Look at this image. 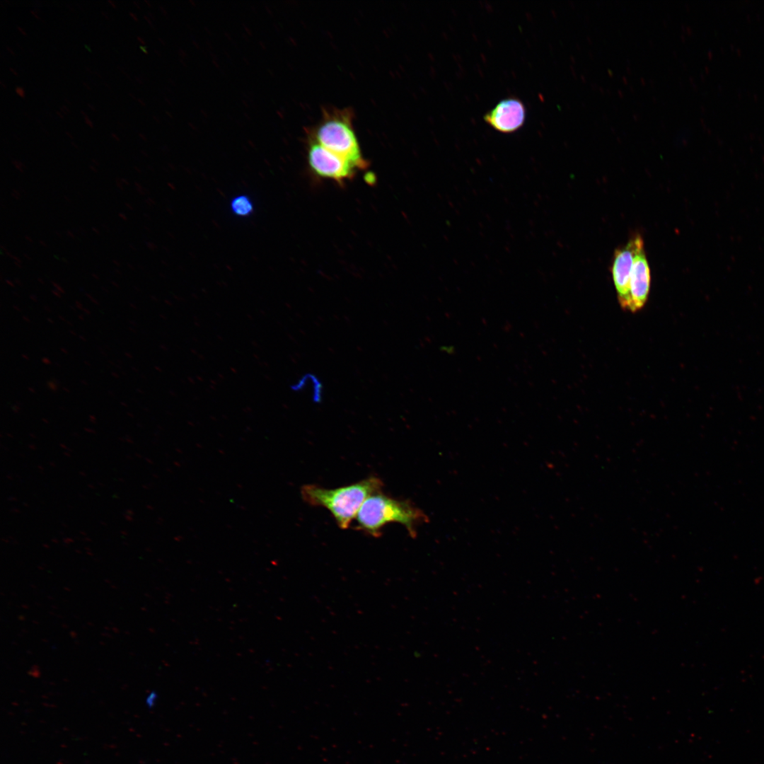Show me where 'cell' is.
<instances>
[{"label": "cell", "instance_id": "obj_19", "mask_svg": "<svg viewBox=\"0 0 764 764\" xmlns=\"http://www.w3.org/2000/svg\"><path fill=\"white\" fill-rule=\"evenodd\" d=\"M6 48L12 55H14V52H13V50L8 46L6 45Z\"/></svg>", "mask_w": 764, "mask_h": 764}, {"label": "cell", "instance_id": "obj_1", "mask_svg": "<svg viewBox=\"0 0 764 764\" xmlns=\"http://www.w3.org/2000/svg\"><path fill=\"white\" fill-rule=\"evenodd\" d=\"M357 530L375 538L389 523L402 524L411 538L417 536V528L429 522L425 512L410 500L388 496L382 491L369 496L356 516Z\"/></svg>", "mask_w": 764, "mask_h": 764}, {"label": "cell", "instance_id": "obj_4", "mask_svg": "<svg viewBox=\"0 0 764 764\" xmlns=\"http://www.w3.org/2000/svg\"><path fill=\"white\" fill-rule=\"evenodd\" d=\"M642 240L640 234H635L625 245L614 252L611 266L612 277L618 303L625 311H628L630 306V277L636 250Z\"/></svg>", "mask_w": 764, "mask_h": 764}, {"label": "cell", "instance_id": "obj_10", "mask_svg": "<svg viewBox=\"0 0 764 764\" xmlns=\"http://www.w3.org/2000/svg\"><path fill=\"white\" fill-rule=\"evenodd\" d=\"M15 91L20 97L25 98L24 90L21 86H16Z\"/></svg>", "mask_w": 764, "mask_h": 764}, {"label": "cell", "instance_id": "obj_27", "mask_svg": "<svg viewBox=\"0 0 764 764\" xmlns=\"http://www.w3.org/2000/svg\"><path fill=\"white\" fill-rule=\"evenodd\" d=\"M64 102H65L66 103L69 104V105H71V103H70V101H69V100H68L67 98H64Z\"/></svg>", "mask_w": 764, "mask_h": 764}, {"label": "cell", "instance_id": "obj_28", "mask_svg": "<svg viewBox=\"0 0 764 764\" xmlns=\"http://www.w3.org/2000/svg\"><path fill=\"white\" fill-rule=\"evenodd\" d=\"M62 107L65 110L67 113L69 112V110L66 105H63Z\"/></svg>", "mask_w": 764, "mask_h": 764}, {"label": "cell", "instance_id": "obj_32", "mask_svg": "<svg viewBox=\"0 0 764 764\" xmlns=\"http://www.w3.org/2000/svg\"><path fill=\"white\" fill-rule=\"evenodd\" d=\"M140 49H141V50H142V51H143V52H144V53H147V51L146 50V49H145V48H144V47L143 46H140Z\"/></svg>", "mask_w": 764, "mask_h": 764}, {"label": "cell", "instance_id": "obj_11", "mask_svg": "<svg viewBox=\"0 0 764 764\" xmlns=\"http://www.w3.org/2000/svg\"><path fill=\"white\" fill-rule=\"evenodd\" d=\"M84 120H85V122H86V124H87V125H88V126H89V127H90L91 128H93V123H92V122L91 121V120H90V119H89V118L88 117V116H87V117H84Z\"/></svg>", "mask_w": 764, "mask_h": 764}, {"label": "cell", "instance_id": "obj_6", "mask_svg": "<svg viewBox=\"0 0 764 764\" xmlns=\"http://www.w3.org/2000/svg\"><path fill=\"white\" fill-rule=\"evenodd\" d=\"M526 110L519 98L510 97L500 100L483 117L485 122L502 133H512L519 129L526 121Z\"/></svg>", "mask_w": 764, "mask_h": 764}, {"label": "cell", "instance_id": "obj_29", "mask_svg": "<svg viewBox=\"0 0 764 764\" xmlns=\"http://www.w3.org/2000/svg\"><path fill=\"white\" fill-rule=\"evenodd\" d=\"M80 112L83 116V117H87V115L85 113V112L83 110H81Z\"/></svg>", "mask_w": 764, "mask_h": 764}, {"label": "cell", "instance_id": "obj_24", "mask_svg": "<svg viewBox=\"0 0 764 764\" xmlns=\"http://www.w3.org/2000/svg\"><path fill=\"white\" fill-rule=\"evenodd\" d=\"M59 110L63 114H67V112L65 111V110L62 107L59 108Z\"/></svg>", "mask_w": 764, "mask_h": 764}, {"label": "cell", "instance_id": "obj_15", "mask_svg": "<svg viewBox=\"0 0 764 764\" xmlns=\"http://www.w3.org/2000/svg\"><path fill=\"white\" fill-rule=\"evenodd\" d=\"M87 105H88V108H90L91 110H92L93 111H96V108H95V107H94V106H93V105L92 104H91V103H87Z\"/></svg>", "mask_w": 764, "mask_h": 764}, {"label": "cell", "instance_id": "obj_12", "mask_svg": "<svg viewBox=\"0 0 764 764\" xmlns=\"http://www.w3.org/2000/svg\"><path fill=\"white\" fill-rule=\"evenodd\" d=\"M117 68H118V69H119V70H120V71H121L122 73H123L124 74H125V75L127 76V78H128V79H129V80L131 79V77H130V76H129V75H128V74H127V72H126V71H125V70L123 69V68H122V67L121 66H117Z\"/></svg>", "mask_w": 764, "mask_h": 764}, {"label": "cell", "instance_id": "obj_36", "mask_svg": "<svg viewBox=\"0 0 764 764\" xmlns=\"http://www.w3.org/2000/svg\"><path fill=\"white\" fill-rule=\"evenodd\" d=\"M128 95H129V96H131V97H132V98H134V99H136V98L134 97V95H133L132 93H131L130 92H128Z\"/></svg>", "mask_w": 764, "mask_h": 764}, {"label": "cell", "instance_id": "obj_34", "mask_svg": "<svg viewBox=\"0 0 764 764\" xmlns=\"http://www.w3.org/2000/svg\"><path fill=\"white\" fill-rule=\"evenodd\" d=\"M0 84L4 88H6V86L4 85V83L2 82V81H0Z\"/></svg>", "mask_w": 764, "mask_h": 764}, {"label": "cell", "instance_id": "obj_3", "mask_svg": "<svg viewBox=\"0 0 764 764\" xmlns=\"http://www.w3.org/2000/svg\"><path fill=\"white\" fill-rule=\"evenodd\" d=\"M316 137L318 144L349 161L355 168L366 166L355 134L345 119L324 121Z\"/></svg>", "mask_w": 764, "mask_h": 764}, {"label": "cell", "instance_id": "obj_16", "mask_svg": "<svg viewBox=\"0 0 764 764\" xmlns=\"http://www.w3.org/2000/svg\"><path fill=\"white\" fill-rule=\"evenodd\" d=\"M82 83H83V86H85V87H86V88H87L88 90H91V86H88V83H86L85 81H82Z\"/></svg>", "mask_w": 764, "mask_h": 764}, {"label": "cell", "instance_id": "obj_38", "mask_svg": "<svg viewBox=\"0 0 764 764\" xmlns=\"http://www.w3.org/2000/svg\"><path fill=\"white\" fill-rule=\"evenodd\" d=\"M71 144H72V145H73V146H74L75 148H78L77 145H76V144H75V143H74V141H71Z\"/></svg>", "mask_w": 764, "mask_h": 764}, {"label": "cell", "instance_id": "obj_25", "mask_svg": "<svg viewBox=\"0 0 764 764\" xmlns=\"http://www.w3.org/2000/svg\"><path fill=\"white\" fill-rule=\"evenodd\" d=\"M100 13H101V14H102V15H103V16H104V17H105V18H109V17H108V15H107V14H106V13H105V12L103 11H100Z\"/></svg>", "mask_w": 764, "mask_h": 764}, {"label": "cell", "instance_id": "obj_5", "mask_svg": "<svg viewBox=\"0 0 764 764\" xmlns=\"http://www.w3.org/2000/svg\"><path fill=\"white\" fill-rule=\"evenodd\" d=\"M308 161L318 176L342 182L350 179L356 169L349 161L327 149L318 142L308 149Z\"/></svg>", "mask_w": 764, "mask_h": 764}, {"label": "cell", "instance_id": "obj_17", "mask_svg": "<svg viewBox=\"0 0 764 764\" xmlns=\"http://www.w3.org/2000/svg\"><path fill=\"white\" fill-rule=\"evenodd\" d=\"M110 135H111V136H112V137H113V138H114V139H115L116 141H120V138H119V137H117V135H116V134H115V133H112H112L110 134Z\"/></svg>", "mask_w": 764, "mask_h": 764}, {"label": "cell", "instance_id": "obj_43", "mask_svg": "<svg viewBox=\"0 0 764 764\" xmlns=\"http://www.w3.org/2000/svg\"><path fill=\"white\" fill-rule=\"evenodd\" d=\"M118 125H120V126H122V127H124V125H122V124L121 122H118Z\"/></svg>", "mask_w": 764, "mask_h": 764}, {"label": "cell", "instance_id": "obj_33", "mask_svg": "<svg viewBox=\"0 0 764 764\" xmlns=\"http://www.w3.org/2000/svg\"><path fill=\"white\" fill-rule=\"evenodd\" d=\"M40 129H42V131H43V132H45V133L46 134H47V135H48V132H47L46 131V129H45V128H44L43 127H40Z\"/></svg>", "mask_w": 764, "mask_h": 764}, {"label": "cell", "instance_id": "obj_26", "mask_svg": "<svg viewBox=\"0 0 764 764\" xmlns=\"http://www.w3.org/2000/svg\"><path fill=\"white\" fill-rule=\"evenodd\" d=\"M65 134H66V135H67V136H68V137H69L70 139H73V136H72V135H71V134H70V133H69V132L68 131H65Z\"/></svg>", "mask_w": 764, "mask_h": 764}, {"label": "cell", "instance_id": "obj_7", "mask_svg": "<svg viewBox=\"0 0 764 764\" xmlns=\"http://www.w3.org/2000/svg\"><path fill=\"white\" fill-rule=\"evenodd\" d=\"M650 285L651 272L642 240L637 248L631 272L629 312L636 313L645 306Z\"/></svg>", "mask_w": 764, "mask_h": 764}, {"label": "cell", "instance_id": "obj_21", "mask_svg": "<svg viewBox=\"0 0 764 764\" xmlns=\"http://www.w3.org/2000/svg\"><path fill=\"white\" fill-rule=\"evenodd\" d=\"M108 3H110V4H111V6H112V7H114V8H116V5H115V2L113 1H112V0H108Z\"/></svg>", "mask_w": 764, "mask_h": 764}, {"label": "cell", "instance_id": "obj_31", "mask_svg": "<svg viewBox=\"0 0 764 764\" xmlns=\"http://www.w3.org/2000/svg\"><path fill=\"white\" fill-rule=\"evenodd\" d=\"M66 6H67V7H69V9H70L71 11H74V8H73V7L71 6V4H66Z\"/></svg>", "mask_w": 764, "mask_h": 764}, {"label": "cell", "instance_id": "obj_20", "mask_svg": "<svg viewBox=\"0 0 764 764\" xmlns=\"http://www.w3.org/2000/svg\"><path fill=\"white\" fill-rule=\"evenodd\" d=\"M56 113L60 118H62V119L64 118V115L60 111H57Z\"/></svg>", "mask_w": 764, "mask_h": 764}, {"label": "cell", "instance_id": "obj_39", "mask_svg": "<svg viewBox=\"0 0 764 764\" xmlns=\"http://www.w3.org/2000/svg\"><path fill=\"white\" fill-rule=\"evenodd\" d=\"M16 44L23 51V48L18 42H16Z\"/></svg>", "mask_w": 764, "mask_h": 764}, {"label": "cell", "instance_id": "obj_8", "mask_svg": "<svg viewBox=\"0 0 764 764\" xmlns=\"http://www.w3.org/2000/svg\"><path fill=\"white\" fill-rule=\"evenodd\" d=\"M232 212L238 216H248L254 209L253 203L250 198L246 195H238L231 202Z\"/></svg>", "mask_w": 764, "mask_h": 764}, {"label": "cell", "instance_id": "obj_14", "mask_svg": "<svg viewBox=\"0 0 764 764\" xmlns=\"http://www.w3.org/2000/svg\"><path fill=\"white\" fill-rule=\"evenodd\" d=\"M30 13H32V14H33V16H35V17L36 18H37V19H39V20H41V19L40 18V17L38 16V15H37V14L36 13L35 11H33V10H30ZM41 21H42V20H41Z\"/></svg>", "mask_w": 764, "mask_h": 764}, {"label": "cell", "instance_id": "obj_30", "mask_svg": "<svg viewBox=\"0 0 764 764\" xmlns=\"http://www.w3.org/2000/svg\"><path fill=\"white\" fill-rule=\"evenodd\" d=\"M94 74H95L96 75H97V76H98V77H100V78H101V77H102L101 74H100V73H99L98 71H94Z\"/></svg>", "mask_w": 764, "mask_h": 764}, {"label": "cell", "instance_id": "obj_35", "mask_svg": "<svg viewBox=\"0 0 764 764\" xmlns=\"http://www.w3.org/2000/svg\"><path fill=\"white\" fill-rule=\"evenodd\" d=\"M103 84H104V85H105V86H107V87H108V88H109L110 90H111V87H110V86H109V84H108V83H105V82H103Z\"/></svg>", "mask_w": 764, "mask_h": 764}, {"label": "cell", "instance_id": "obj_13", "mask_svg": "<svg viewBox=\"0 0 764 764\" xmlns=\"http://www.w3.org/2000/svg\"><path fill=\"white\" fill-rule=\"evenodd\" d=\"M16 28H17V29H18V30H19V31H20V32H21V33H22V34H23V35H26V33H25V32L24 31V30H23V28H21V27H20L19 25H17V26H16Z\"/></svg>", "mask_w": 764, "mask_h": 764}, {"label": "cell", "instance_id": "obj_23", "mask_svg": "<svg viewBox=\"0 0 764 764\" xmlns=\"http://www.w3.org/2000/svg\"><path fill=\"white\" fill-rule=\"evenodd\" d=\"M9 70H10V71H11V72H12V73H13V74H14L15 76H18V74H17V73L16 72V71H15V70H14V69H13V68H11V67H9Z\"/></svg>", "mask_w": 764, "mask_h": 764}, {"label": "cell", "instance_id": "obj_41", "mask_svg": "<svg viewBox=\"0 0 764 764\" xmlns=\"http://www.w3.org/2000/svg\"><path fill=\"white\" fill-rule=\"evenodd\" d=\"M36 120H37V123H38V124H40V125H42V122H41V121H40V120H39V119H37Z\"/></svg>", "mask_w": 764, "mask_h": 764}, {"label": "cell", "instance_id": "obj_22", "mask_svg": "<svg viewBox=\"0 0 764 764\" xmlns=\"http://www.w3.org/2000/svg\"><path fill=\"white\" fill-rule=\"evenodd\" d=\"M129 16H132V18H134V19L135 21H137V16H135V15H134V14L133 13H132V12H129Z\"/></svg>", "mask_w": 764, "mask_h": 764}, {"label": "cell", "instance_id": "obj_37", "mask_svg": "<svg viewBox=\"0 0 764 764\" xmlns=\"http://www.w3.org/2000/svg\"><path fill=\"white\" fill-rule=\"evenodd\" d=\"M137 39H138V40H139V41H140V42H141L142 44H144V41H143V40H142V39H141V38L140 37H139V36H138V37H137Z\"/></svg>", "mask_w": 764, "mask_h": 764}, {"label": "cell", "instance_id": "obj_2", "mask_svg": "<svg viewBox=\"0 0 764 764\" xmlns=\"http://www.w3.org/2000/svg\"><path fill=\"white\" fill-rule=\"evenodd\" d=\"M382 480L370 476L349 485L330 489L317 485H305L301 488L303 500L316 507H322L330 511L337 526L348 528L356 518L365 500L371 494L381 491Z\"/></svg>", "mask_w": 764, "mask_h": 764}, {"label": "cell", "instance_id": "obj_42", "mask_svg": "<svg viewBox=\"0 0 764 764\" xmlns=\"http://www.w3.org/2000/svg\"><path fill=\"white\" fill-rule=\"evenodd\" d=\"M134 4H135V5H136V6H137V7H139V6H138L137 3V2L135 1H134Z\"/></svg>", "mask_w": 764, "mask_h": 764}, {"label": "cell", "instance_id": "obj_40", "mask_svg": "<svg viewBox=\"0 0 764 764\" xmlns=\"http://www.w3.org/2000/svg\"><path fill=\"white\" fill-rule=\"evenodd\" d=\"M84 46L88 51L91 52V49L86 45H84Z\"/></svg>", "mask_w": 764, "mask_h": 764}, {"label": "cell", "instance_id": "obj_18", "mask_svg": "<svg viewBox=\"0 0 764 764\" xmlns=\"http://www.w3.org/2000/svg\"><path fill=\"white\" fill-rule=\"evenodd\" d=\"M84 68H85V69H86V70L87 71H88L89 73H91V74H94V71H92V70L91 69V68H89L88 66H84Z\"/></svg>", "mask_w": 764, "mask_h": 764}, {"label": "cell", "instance_id": "obj_9", "mask_svg": "<svg viewBox=\"0 0 764 764\" xmlns=\"http://www.w3.org/2000/svg\"><path fill=\"white\" fill-rule=\"evenodd\" d=\"M156 699L157 694L154 691L151 692L146 698V704L147 707L149 708H152L155 705Z\"/></svg>", "mask_w": 764, "mask_h": 764}]
</instances>
